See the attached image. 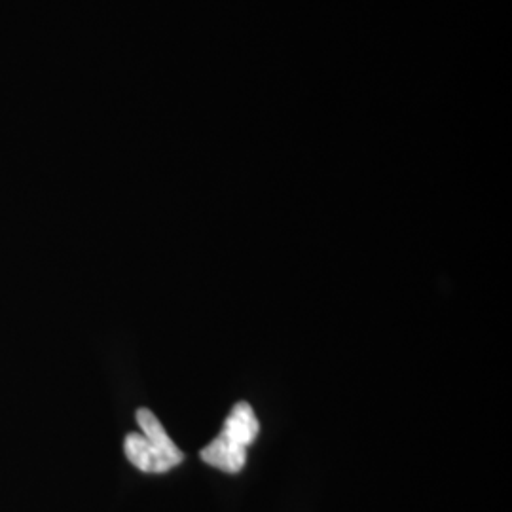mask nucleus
<instances>
[{
	"label": "nucleus",
	"mask_w": 512,
	"mask_h": 512,
	"mask_svg": "<svg viewBox=\"0 0 512 512\" xmlns=\"http://www.w3.org/2000/svg\"><path fill=\"white\" fill-rule=\"evenodd\" d=\"M260 433L253 406L245 401L236 404L222 425L217 439L211 440L202 450L203 461L224 473H239L247 463V448Z\"/></svg>",
	"instance_id": "f257e3e1"
},
{
	"label": "nucleus",
	"mask_w": 512,
	"mask_h": 512,
	"mask_svg": "<svg viewBox=\"0 0 512 512\" xmlns=\"http://www.w3.org/2000/svg\"><path fill=\"white\" fill-rule=\"evenodd\" d=\"M124 450L131 465L143 473H167L183 463L184 454L171 442H154L143 433H129L124 440Z\"/></svg>",
	"instance_id": "f03ea898"
}]
</instances>
